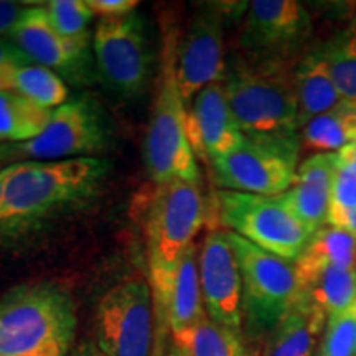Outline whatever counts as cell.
Listing matches in <instances>:
<instances>
[{
  "instance_id": "cell-33",
  "label": "cell",
  "mask_w": 356,
  "mask_h": 356,
  "mask_svg": "<svg viewBox=\"0 0 356 356\" xmlns=\"http://www.w3.org/2000/svg\"><path fill=\"white\" fill-rule=\"evenodd\" d=\"M25 3L10 2V0H0V37L8 35L20 20L22 13L25 12Z\"/></svg>"
},
{
  "instance_id": "cell-11",
  "label": "cell",
  "mask_w": 356,
  "mask_h": 356,
  "mask_svg": "<svg viewBox=\"0 0 356 356\" xmlns=\"http://www.w3.org/2000/svg\"><path fill=\"white\" fill-rule=\"evenodd\" d=\"M314 33V20L296 0H252L239 32L241 55L254 61H296Z\"/></svg>"
},
{
  "instance_id": "cell-21",
  "label": "cell",
  "mask_w": 356,
  "mask_h": 356,
  "mask_svg": "<svg viewBox=\"0 0 356 356\" xmlns=\"http://www.w3.org/2000/svg\"><path fill=\"white\" fill-rule=\"evenodd\" d=\"M299 299L322 309L328 317L343 312L356 300V269L318 267L296 269Z\"/></svg>"
},
{
  "instance_id": "cell-24",
  "label": "cell",
  "mask_w": 356,
  "mask_h": 356,
  "mask_svg": "<svg viewBox=\"0 0 356 356\" xmlns=\"http://www.w3.org/2000/svg\"><path fill=\"white\" fill-rule=\"evenodd\" d=\"M175 348L184 356H248L241 333L204 317L195 327L175 333Z\"/></svg>"
},
{
  "instance_id": "cell-14",
  "label": "cell",
  "mask_w": 356,
  "mask_h": 356,
  "mask_svg": "<svg viewBox=\"0 0 356 356\" xmlns=\"http://www.w3.org/2000/svg\"><path fill=\"white\" fill-rule=\"evenodd\" d=\"M8 38L32 63L55 71L71 83L88 81L91 74L89 42L61 37L50 24L44 7L25 8Z\"/></svg>"
},
{
  "instance_id": "cell-19",
  "label": "cell",
  "mask_w": 356,
  "mask_h": 356,
  "mask_svg": "<svg viewBox=\"0 0 356 356\" xmlns=\"http://www.w3.org/2000/svg\"><path fill=\"white\" fill-rule=\"evenodd\" d=\"M293 76L299 101V129L317 115L335 108L343 99L332 78L322 44L300 55Z\"/></svg>"
},
{
  "instance_id": "cell-13",
  "label": "cell",
  "mask_w": 356,
  "mask_h": 356,
  "mask_svg": "<svg viewBox=\"0 0 356 356\" xmlns=\"http://www.w3.org/2000/svg\"><path fill=\"white\" fill-rule=\"evenodd\" d=\"M226 7L208 6L200 10L177 47V81L188 106L202 89L221 83L226 71Z\"/></svg>"
},
{
  "instance_id": "cell-38",
  "label": "cell",
  "mask_w": 356,
  "mask_h": 356,
  "mask_svg": "<svg viewBox=\"0 0 356 356\" xmlns=\"http://www.w3.org/2000/svg\"><path fill=\"white\" fill-rule=\"evenodd\" d=\"M168 356H184V355H181L180 351H178L177 348H173V350L170 351V355H168Z\"/></svg>"
},
{
  "instance_id": "cell-6",
  "label": "cell",
  "mask_w": 356,
  "mask_h": 356,
  "mask_svg": "<svg viewBox=\"0 0 356 356\" xmlns=\"http://www.w3.org/2000/svg\"><path fill=\"white\" fill-rule=\"evenodd\" d=\"M300 137L297 132L246 136L228 155L211 160L218 186L239 193L279 197L296 181Z\"/></svg>"
},
{
  "instance_id": "cell-28",
  "label": "cell",
  "mask_w": 356,
  "mask_h": 356,
  "mask_svg": "<svg viewBox=\"0 0 356 356\" xmlns=\"http://www.w3.org/2000/svg\"><path fill=\"white\" fill-rule=\"evenodd\" d=\"M44 10L53 29L61 37L89 42L88 26L96 13L86 0H51L44 3Z\"/></svg>"
},
{
  "instance_id": "cell-9",
  "label": "cell",
  "mask_w": 356,
  "mask_h": 356,
  "mask_svg": "<svg viewBox=\"0 0 356 356\" xmlns=\"http://www.w3.org/2000/svg\"><path fill=\"white\" fill-rule=\"evenodd\" d=\"M92 51L97 76L109 91L136 97L149 86L152 48L145 22L137 12L97 22Z\"/></svg>"
},
{
  "instance_id": "cell-20",
  "label": "cell",
  "mask_w": 356,
  "mask_h": 356,
  "mask_svg": "<svg viewBox=\"0 0 356 356\" xmlns=\"http://www.w3.org/2000/svg\"><path fill=\"white\" fill-rule=\"evenodd\" d=\"M327 322L328 315L322 309L305 299H297L270 332L264 356H314Z\"/></svg>"
},
{
  "instance_id": "cell-5",
  "label": "cell",
  "mask_w": 356,
  "mask_h": 356,
  "mask_svg": "<svg viewBox=\"0 0 356 356\" xmlns=\"http://www.w3.org/2000/svg\"><path fill=\"white\" fill-rule=\"evenodd\" d=\"M210 211L200 184L170 181L155 185L145 215L147 256L152 289L172 277L193 238L207 222Z\"/></svg>"
},
{
  "instance_id": "cell-25",
  "label": "cell",
  "mask_w": 356,
  "mask_h": 356,
  "mask_svg": "<svg viewBox=\"0 0 356 356\" xmlns=\"http://www.w3.org/2000/svg\"><path fill=\"white\" fill-rule=\"evenodd\" d=\"M293 266L296 269H356V236L330 225L323 226L312 234L309 244Z\"/></svg>"
},
{
  "instance_id": "cell-22",
  "label": "cell",
  "mask_w": 356,
  "mask_h": 356,
  "mask_svg": "<svg viewBox=\"0 0 356 356\" xmlns=\"http://www.w3.org/2000/svg\"><path fill=\"white\" fill-rule=\"evenodd\" d=\"M304 149L317 154H338L356 142V101L341 99L335 108L302 127Z\"/></svg>"
},
{
  "instance_id": "cell-16",
  "label": "cell",
  "mask_w": 356,
  "mask_h": 356,
  "mask_svg": "<svg viewBox=\"0 0 356 356\" xmlns=\"http://www.w3.org/2000/svg\"><path fill=\"white\" fill-rule=\"evenodd\" d=\"M186 137L195 157L211 162L243 144L244 134L236 122L221 83H213L186 106Z\"/></svg>"
},
{
  "instance_id": "cell-39",
  "label": "cell",
  "mask_w": 356,
  "mask_h": 356,
  "mask_svg": "<svg viewBox=\"0 0 356 356\" xmlns=\"http://www.w3.org/2000/svg\"><path fill=\"white\" fill-rule=\"evenodd\" d=\"M355 356H356V346H355Z\"/></svg>"
},
{
  "instance_id": "cell-10",
  "label": "cell",
  "mask_w": 356,
  "mask_h": 356,
  "mask_svg": "<svg viewBox=\"0 0 356 356\" xmlns=\"http://www.w3.org/2000/svg\"><path fill=\"white\" fill-rule=\"evenodd\" d=\"M155 302L142 279H127L102 297L96 310V346L106 356H154Z\"/></svg>"
},
{
  "instance_id": "cell-34",
  "label": "cell",
  "mask_w": 356,
  "mask_h": 356,
  "mask_svg": "<svg viewBox=\"0 0 356 356\" xmlns=\"http://www.w3.org/2000/svg\"><path fill=\"white\" fill-rule=\"evenodd\" d=\"M327 225L333 226V228L343 229L346 233L356 236V208L340 213H330V215H328Z\"/></svg>"
},
{
  "instance_id": "cell-30",
  "label": "cell",
  "mask_w": 356,
  "mask_h": 356,
  "mask_svg": "<svg viewBox=\"0 0 356 356\" xmlns=\"http://www.w3.org/2000/svg\"><path fill=\"white\" fill-rule=\"evenodd\" d=\"M30 63V58L15 43L0 38V92L12 91L19 70Z\"/></svg>"
},
{
  "instance_id": "cell-7",
  "label": "cell",
  "mask_w": 356,
  "mask_h": 356,
  "mask_svg": "<svg viewBox=\"0 0 356 356\" xmlns=\"http://www.w3.org/2000/svg\"><path fill=\"white\" fill-rule=\"evenodd\" d=\"M243 282V317L252 333H270L299 299L296 266L228 231Z\"/></svg>"
},
{
  "instance_id": "cell-4",
  "label": "cell",
  "mask_w": 356,
  "mask_h": 356,
  "mask_svg": "<svg viewBox=\"0 0 356 356\" xmlns=\"http://www.w3.org/2000/svg\"><path fill=\"white\" fill-rule=\"evenodd\" d=\"M177 47L175 33L168 32L163 42L157 96L145 136V168L155 185L178 180L200 184L197 157L186 137V104L177 81Z\"/></svg>"
},
{
  "instance_id": "cell-1",
  "label": "cell",
  "mask_w": 356,
  "mask_h": 356,
  "mask_svg": "<svg viewBox=\"0 0 356 356\" xmlns=\"http://www.w3.org/2000/svg\"><path fill=\"white\" fill-rule=\"evenodd\" d=\"M111 160L79 157L17 162L0 200V229L19 228L95 197Z\"/></svg>"
},
{
  "instance_id": "cell-18",
  "label": "cell",
  "mask_w": 356,
  "mask_h": 356,
  "mask_svg": "<svg viewBox=\"0 0 356 356\" xmlns=\"http://www.w3.org/2000/svg\"><path fill=\"white\" fill-rule=\"evenodd\" d=\"M155 310L173 335L195 327L204 317L202 286H200L198 252L190 246L173 270L172 277L162 287L152 289Z\"/></svg>"
},
{
  "instance_id": "cell-32",
  "label": "cell",
  "mask_w": 356,
  "mask_h": 356,
  "mask_svg": "<svg viewBox=\"0 0 356 356\" xmlns=\"http://www.w3.org/2000/svg\"><path fill=\"white\" fill-rule=\"evenodd\" d=\"M88 3L96 15H101V19L127 17L139 7L137 0H88Z\"/></svg>"
},
{
  "instance_id": "cell-36",
  "label": "cell",
  "mask_w": 356,
  "mask_h": 356,
  "mask_svg": "<svg viewBox=\"0 0 356 356\" xmlns=\"http://www.w3.org/2000/svg\"><path fill=\"white\" fill-rule=\"evenodd\" d=\"M13 167L15 163H10V165H6L3 168H0V200H2V193H3V186H6L8 177L13 172Z\"/></svg>"
},
{
  "instance_id": "cell-2",
  "label": "cell",
  "mask_w": 356,
  "mask_h": 356,
  "mask_svg": "<svg viewBox=\"0 0 356 356\" xmlns=\"http://www.w3.org/2000/svg\"><path fill=\"white\" fill-rule=\"evenodd\" d=\"M296 63L254 61L241 53L226 60L221 84L243 134L273 136L299 131Z\"/></svg>"
},
{
  "instance_id": "cell-23",
  "label": "cell",
  "mask_w": 356,
  "mask_h": 356,
  "mask_svg": "<svg viewBox=\"0 0 356 356\" xmlns=\"http://www.w3.org/2000/svg\"><path fill=\"white\" fill-rule=\"evenodd\" d=\"M53 109L42 108L17 91L0 92V140L25 144L42 136Z\"/></svg>"
},
{
  "instance_id": "cell-35",
  "label": "cell",
  "mask_w": 356,
  "mask_h": 356,
  "mask_svg": "<svg viewBox=\"0 0 356 356\" xmlns=\"http://www.w3.org/2000/svg\"><path fill=\"white\" fill-rule=\"evenodd\" d=\"M71 356H106L102 351L97 348L96 345L92 343H83L81 346H78L76 351H74Z\"/></svg>"
},
{
  "instance_id": "cell-29",
  "label": "cell",
  "mask_w": 356,
  "mask_h": 356,
  "mask_svg": "<svg viewBox=\"0 0 356 356\" xmlns=\"http://www.w3.org/2000/svg\"><path fill=\"white\" fill-rule=\"evenodd\" d=\"M356 300L348 309L328 317L317 356H355Z\"/></svg>"
},
{
  "instance_id": "cell-12",
  "label": "cell",
  "mask_w": 356,
  "mask_h": 356,
  "mask_svg": "<svg viewBox=\"0 0 356 356\" xmlns=\"http://www.w3.org/2000/svg\"><path fill=\"white\" fill-rule=\"evenodd\" d=\"M109 127L101 111L88 99L66 101L53 109L42 136L25 144H12L10 157L51 162L92 157L109 145Z\"/></svg>"
},
{
  "instance_id": "cell-31",
  "label": "cell",
  "mask_w": 356,
  "mask_h": 356,
  "mask_svg": "<svg viewBox=\"0 0 356 356\" xmlns=\"http://www.w3.org/2000/svg\"><path fill=\"white\" fill-rule=\"evenodd\" d=\"M356 208V175L338 163L332 185L330 213H340Z\"/></svg>"
},
{
  "instance_id": "cell-26",
  "label": "cell",
  "mask_w": 356,
  "mask_h": 356,
  "mask_svg": "<svg viewBox=\"0 0 356 356\" xmlns=\"http://www.w3.org/2000/svg\"><path fill=\"white\" fill-rule=\"evenodd\" d=\"M322 48L338 92L343 99L356 101V19Z\"/></svg>"
},
{
  "instance_id": "cell-17",
  "label": "cell",
  "mask_w": 356,
  "mask_h": 356,
  "mask_svg": "<svg viewBox=\"0 0 356 356\" xmlns=\"http://www.w3.org/2000/svg\"><path fill=\"white\" fill-rule=\"evenodd\" d=\"M337 168L338 154L310 155L297 168L293 185L279 195L284 207L310 234L327 226Z\"/></svg>"
},
{
  "instance_id": "cell-15",
  "label": "cell",
  "mask_w": 356,
  "mask_h": 356,
  "mask_svg": "<svg viewBox=\"0 0 356 356\" xmlns=\"http://www.w3.org/2000/svg\"><path fill=\"white\" fill-rule=\"evenodd\" d=\"M204 310L213 322L241 333L243 282L228 231H213L198 254Z\"/></svg>"
},
{
  "instance_id": "cell-3",
  "label": "cell",
  "mask_w": 356,
  "mask_h": 356,
  "mask_svg": "<svg viewBox=\"0 0 356 356\" xmlns=\"http://www.w3.org/2000/svg\"><path fill=\"white\" fill-rule=\"evenodd\" d=\"M74 333V302L55 284H22L0 299V356H66Z\"/></svg>"
},
{
  "instance_id": "cell-37",
  "label": "cell",
  "mask_w": 356,
  "mask_h": 356,
  "mask_svg": "<svg viewBox=\"0 0 356 356\" xmlns=\"http://www.w3.org/2000/svg\"><path fill=\"white\" fill-rule=\"evenodd\" d=\"M8 157H10V145L0 140V162H3Z\"/></svg>"
},
{
  "instance_id": "cell-27",
  "label": "cell",
  "mask_w": 356,
  "mask_h": 356,
  "mask_svg": "<svg viewBox=\"0 0 356 356\" xmlns=\"http://www.w3.org/2000/svg\"><path fill=\"white\" fill-rule=\"evenodd\" d=\"M13 91L47 109L60 108L68 99V86L60 74L35 63L19 70Z\"/></svg>"
},
{
  "instance_id": "cell-8",
  "label": "cell",
  "mask_w": 356,
  "mask_h": 356,
  "mask_svg": "<svg viewBox=\"0 0 356 356\" xmlns=\"http://www.w3.org/2000/svg\"><path fill=\"white\" fill-rule=\"evenodd\" d=\"M215 215L231 233L292 264L312 238L279 197L221 190L216 195Z\"/></svg>"
}]
</instances>
